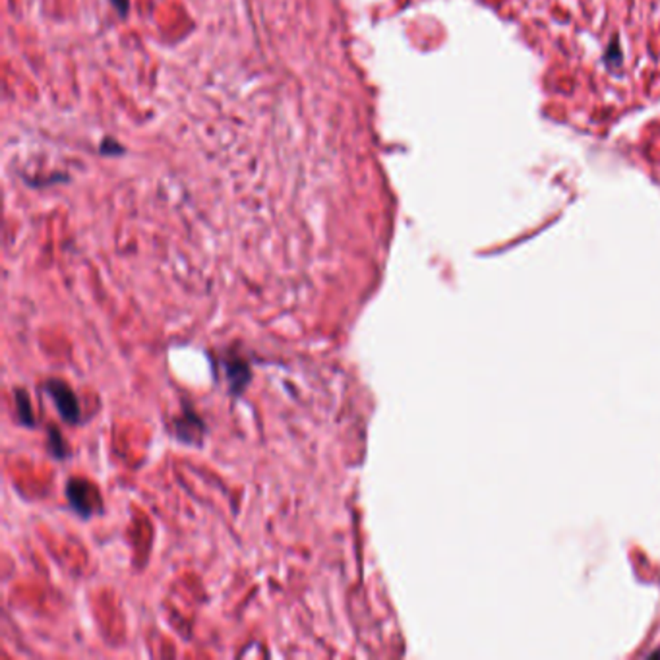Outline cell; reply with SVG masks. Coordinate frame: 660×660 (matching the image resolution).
<instances>
[{
  "label": "cell",
  "mask_w": 660,
  "mask_h": 660,
  "mask_svg": "<svg viewBox=\"0 0 660 660\" xmlns=\"http://www.w3.org/2000/svg\"><path fill=\"white\" fill-rule=\"evenodd\" d=\"M225 370H227V374H229V382L234 385V384H241L242 387L246 385V382L242 380V378H239V374H242V376H246V378H250V368H249V364H246V362H239V360H227L225 362Z\"/></svg>",
  "instance_id": "3957f363"
},
{
  "label": "cell",
  "mask_w": 660,
  "mask_h": 660,
  "mask_svg": "<svg viewBox=\"0 0 660 660\" xmlns=\"http://www.w3.org/2000/svg\"><path fill=\"white\" fill-rule=\"evenodd\" d=\"M49 452H51L55 457H66L63 436L58 434L56 430H53V428L49 430Z\"/></svg>",
  "instance_id": "5b68a950"
},
{
  "label": "cell",
  "mask_w": 660,
  "mask_h": 660,
  "mask_svg": "<svg viewBox=\"0 0 660 660\" xmlns=\"http://www.w3.org/2000/svg\"><path fill=\"white\" fill-rule=\"evenodd\" d=\"M14 399H16V407H18L20 422H21V424H28V427H35V420H33V415H31V407H30V401H28L26 392L18 390Z\"/></svg>",
  "instance_id": "277c9868"
},
{
  "label": "cell",
  "mask_w": 660,
  "mask_h": 660,
  "mask_svg": "<svg viewBox=\"0 0 660 660\" xmlns=\"http://www.w3.org/2000/svg\"><path fill=\"white\" fill-rule=\"evenodd\" d=\"M45 392L49 393L53 403L68 424H76L80 420V403L70 387L61 380H49L45 384Z\"/></svg>",
  "instance_id": "6da1fadb"
},
{
  "label": "cell",
  "mask_w": 660,
  "mask_h": 660,
  "mask_svg": "<svg viewBox=\"0 0 660 660\" xmlns=\"http://www.w3.org/2000/svg\"><path fill=\"white\" fill-rule=\"evenodd\" d=\"M66 496L81 515H89L93 512V502L88 500V496H91V487L88 485V482L84 480L68 482Z\"/></svg>",
  "instance_id": "7a4b0ae2"
}]
</instances>
